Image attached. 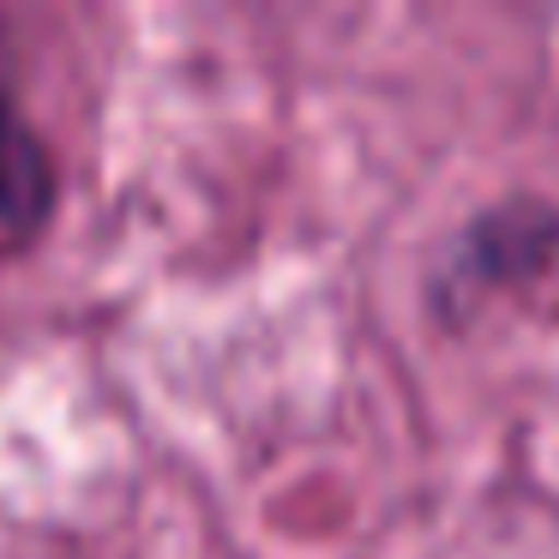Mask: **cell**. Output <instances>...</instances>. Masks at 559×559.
Masks as SVG:
<instances>
[{
	"label": "cell",
	"instance_id": "cell-1",
	"mask_svg": "<svg viewBox=\"0 0 559 559\" xmlns=\"http://www.w3.org/2000/svg\"><path fill=\"white\" fill-rule=\"evenodd\" d=\"M55 211V163L37 127L25 121L13 85H7V49H0V229L37 235Z\"/></svg>",
	"mask_w": 559,
	"mask_h": 559
}]
</instances>
